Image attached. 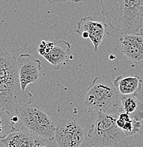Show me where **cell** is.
<instances>
[{"label":"cell","instance_id":"1","mask_svg":"<svg viewBox=\"0 0 143 147\" xmlns=\"http://www.w3.org/2000/svg\"><path fill=\"white\" fill-rule=\"evenodd\" d=\"M33 101L32 93L21 89L17 58L0 46V106L12 113Z\"/></svg>","mask_w":143,"mask_h":147},{"label":"cell","instance_id":"2","mask_svg":"<svg viewBox=\"0 0 143 147\" xmlns=\"http://www.w3.org/2000/svg\"><path fill=\"white\" fill-rule=\"evenodd\" d=\"M101 14L121 34L138 33L143 26V0H99Z\"/></svg>","mask_w":143,"mask_h":147},{"label":"cell","instance_id":"3","mask_svg":"<svg viewBox=\"0 0 143 147\" xmlns=\"http://www.w3.org/2000/svg\"><path fill=\"white\" fill-rule=\"evenodd\" d=\"M121 104V95L106 75L96 76L87 87L84 105L89 110L108 111Z\"/></svg>","mask_w":143,"mask_h":147},{"label":"cell","instance_id":"4","mask_svg":"<svg viewBox=\"0 0 143 147\" xmlns=\"http://www.w3.org/2000/svg\"><path fill=\"white\" fill-rule=\"evenodd\" d=\"M116 115L98 112L97 117L91 125L87 137L90 145L94 147L115 146L126 137L116 125Z\"/></svg>","mask_w":143,"mask_h":147},{"label":"cell","instance_id":"5","mask_svg":"<svg viewBox=\"0 0 143 147\" xmlns=\"http://www.w3.org/2000/svg\"><path fill=\"white\" fill-rule=\"evenodd\" d=\"M28 131L46 140L55 139L56 126L51 117L43 110L30 105H23L15 112Z\"/></svg>","mask_w":143,"mask_h":147},{"label":"cell","instance_id":"6","mask_svg":"<svg viewBox=\"0 0 143 147\" xmlns=\"http://www.w3.org/2000/svg\"><path fill=\"white\" fill-rule=\"evenodd\" d=\"M55 139L60 147H81L85 144L86 135L77 121L63 119L56 125Z\"/></svg>","mask_w":143,"mask_h":147},{"label":"cell","instance_id":"7","mask_svg":"<svg viewBox=\"0 0 143 147\" xmlns=\"http://www.w3.org/2000/svg\"><path fill=\"white\" fill-rule=\"evenodd\" d=\"M75 31L84 39L90 40L94 52L98 51L100 45L108 34L106 23L94 21L89 16H84L79 20Z\"/></svg>","mask_w":143,"mask_h":147},{"label":"cell","instance_id":"8","mask_svg":"<svg viewBox=\"0 0 143 147\" xmlns=\"http://www.w3.org/2000/svg\"><path fill=\"white\" fill-rule=\"evenodd\" d=\"M18 76L21 89L26 91L28 86L34 84L38 79L42 69V64L30 54H21L18 57Z\"/></svg>","mask_w":143,"mask_h":147},{"label":"cell","instance_id":"9","mask_svg":"<svg viewBox=\"0 0 143 147\" xmlns=\"http://www.w3.org/2000/svg\"><path fill=\"white\" fill-rule=\"evenodd\" d=\"M6 147H43L46 139L28 130L14 128L6 137L0 139Z\"/></svg>","mask_w":143,"mask_h":147},{"label":"cell","instance_id":"10","mask_svg":"<svg viewBox=\"0 0 143 147\" xmlns=\"http://www.w3.org/2000/svg\"><path fill=\"white\" fill-rule=\"evenodd\" d=\"M121 52L135 64L143 63V36L141 33H126L120 38Z\"/></svg>","mask_w":143,"mask_h":147},{"label":"cell","instance_id":"11","mask_svg":"<svg viewBox=\"0 0 143 147\" xmlns=\"http://www.w3.org/2000/svg\"><path fill=\"white\" fill-rule=\"evenodd\" d=\"M71 47L69 42L58 39L54 41L52 50L43 57L57 70L73 59V56L71 55Z\"/></svg>","mask_w":143,"mask_h":147},{"label":"cell","instance_id":"12","mask_svg":"<svg viewBox=\"0 0 143 147\" xmlns=\"http://www.w3.org/2000/svg\"><path fill=\"white\" fill-rule=\"evenodd\" d=\"M121 96L138 95L142 87V80L139 76H119L113 82Z\"/></svg>","mask_w":143,"mask_h":147},{"label":"cell","instance_id":"13","mask_svg":"<svg viewBox=\"0 0 143 147\" xmlns=\"http://www.w3.org/2000/svg\"><path fill=\"white\" fill-rule=\"evenodd\" d=\"M121 105L132 118L140 122L143 120V102L138 99V95L121 96Z\"/></svg>","mask_w":143,"mask_h":147},{"label":"cell","instance_id":"14","mask_svg":"<svg viewBox=\"0 0 143 147\" xmlns=\"http://www.w3.org/2000/svg\"><path fill=\"white\" fill-rule=\"evenodd\" d=\"M116 125L123 130L126 137L136 134L142 127L140 121L133 119L124 111L121 112L117 115Z\"/></svg>","mask_w":143,"mask_h":147},{"label":"cell","instance_id":"15","mask_svg":"<svg viewBox=\"0 0 143 147\" xmlns=\"http://www.w3.org/2000/svg\"><path fill=\"white\" fill-rule=\"evenodd\" d=\"M15 113L0 106V139L6 137L15 128L12 117Z\"/></svg>","mask_w":143,"mask_h":147},{"label":"cell","instance_id":"16","mask_svg":"<svg viewBox=\"0 0 143 147\" xmlns=\"http://www.w3.org/2000/svg\"><path fill=\"white\" fill-rule=\"evenodd\" d=\"M53 45L54 41H46L43 40L41 41V44L38 47V53L42 57L45 56L52 50Z\"/></svg>","mask_w":143,"mask_h":147},{"label":"cell","instance_id":"17","mask_svg":"<svg viewBox=\"0 0 143 147\" xmlns=\"http://www.w3.org/2000/svg\"><path fill=\"white\" fill-rule=\"evenodd\" d=\"M83 1H84V0H47V2L50 4H58V3L67 2V1H71V2L74 3H79Z\"/></svg>","mask_w":143,"mask_h":147},{"label":"cell","instance_id":"18","mask_svg":"<svg viewBox=\"0 0 143 147\" xmlns=\"http://www.w3.org/2000/svg\"><path fill=\"white\" fill-rule=\"evenodd\" d=\"M140 33H141V34H142V36H143V26L142 27V28L140 29Z\"/></svg>","mask_w":143,"mask_h":147}]
</instances>
